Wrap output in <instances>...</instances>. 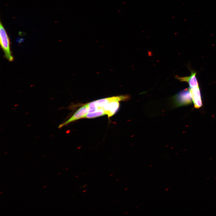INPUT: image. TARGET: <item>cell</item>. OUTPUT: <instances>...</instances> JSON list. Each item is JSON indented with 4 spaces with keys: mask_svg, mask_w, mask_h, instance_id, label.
Returning a JSON list of instances; mask_svg holds the SVG:
<instances>
[{
    "mask_svg": "<svg viewBox=\"0 0 216 216\" xmlns=\"http://www.w3.org/2000/svg\"><path fill=\"white\" fill-rule=\"evenodd\" d=\"M0 42L1 47L4 52L5 57L9 62L13 61L14 58L10 50L9 37L3 25L0 24Z\"/></svg>",
    "mask_w": 216,
    "mask_h": 216,
    "instance_id": "cell-1",
    "label": "cell"
},
{
    "mask_svg": "<svg viewBox=\"0 0 216 216\" xmlns=\"http://www.w3.org/2000/svg\"><path fill=\"white\" fill-rule=\"evenodd\" d=\"M172 99L175 107L187 105L193 102L189 88L181 91L173 96Z\"/></svg>",
    "mask_w": 216,
    "mask_h": 216,
    "instance_id": "cell-2",
    "label": "cell"
},
{
    "mask_svg": "<svg viewBox=\"0 0 216 216\" xmlns=\"http://www.w3.org/2000/svg\"><path fill=\"white\" fill-rule=\"evenodd\" d=\"M130 98V96L127 95H121L103 98L92 101L87 104L88 106L96 107L98 110L103 109L104 106L108 103L114 101L126 100Z\"/></svg>",
    "mask_w": 216,
    "mask_h": 216,
    "instance_id": "cell-3",
    "label": "cell"
},
{
    "mask_svg": "<svg viewBox=\"0 0 216 216\" xmlns=\"http://www.w3.org/2000/svg\"><path fill=\"white\" fill-rule=\"evenodd\" d=\"M88 113V106L87 104H86L80 107L70 118L60 124L58 128H60L75 121L82 118H85Z\"/></svg>",
    "mask_w": 216,
    "mask_h": 216,
    "instance_id": "cell-4",
    "label": "cell"
},
{
    "mask_svg": "<svg viewBox=\"0 0 216 216\" xmlns=\"http://www.w3.org/2000/svg\"><path fill=\"white\" fill-rule=\"evenodd\" d=\"M190 76L185 77L176 76V78L180 82H187L189 86V88L191 89L199 86V84L196 77L197 73L194 70H190Z\"/></svg>",
    "mask_w": 216,
    "mask_h": 216,
    "instance_id": "cell-5",
    "label": "cell"
},
{
    "mask_svg": "<svg viewBox=\"0 0 216 216\" xmlns=\"http://www.w3.org/2000/svg\"><path fill=\"white\" fill-rule=\"evenodd\" d=\"M190 89L194 107L196 109L200 108L202 105V102L199 86Z\"/></svg>",
    "mask_w": 216,
    "mask_h": 216,
    "instance_id": "cell-6",
    "label": "cell"
},
{
    "mask_svg": "<svg viewBox=\"0 0 216 216\" xmlns=\"http://www.w3.org/2000/svg\"><path fill=\"white\" fill-rule=\"evenodd\" d=\"M120 106L119 101H114L110 102L104 107L106 115L109 118L112 116L118 111Z\"/></svg>",
    "mask_w": 216,
    "mask_h": 216,
    "instance_id": "cell-7",
    "label": "cell"
},
{
    "mask_svg": "<svg viewBox=\"0 0 216 216\" xmlns=\"http://www.w3.org/2000/svg\"><path fill=\"white\" fill-rule=\"evenodd\" d=\"M105 115H106L105 111L103 109H102L94 112L88 113L86 116L85 118H93Z\"/></svg>",
    "mask_w": 216,
    "mask_h": 216,
    "instance_id": "cell-8",
    "label": "cell"
},
{
    "mask_svg": "<svg viewBox=\"0 0 216 216\" xmlns=\"http://www.w3.org/2000/svg\"><path fill=\"white\" fill-rule=\"evenodd\" d=\"M87 184H84V185H83V186H82L80 187L79 188H85L87 186Z\"/></svg>",
    "mask_w": 216,
    "mask_h": 216,
    "instance_id": "cell-9",
    "label": "cell"
},
{
    "mask_svg": "<svg viewBox=\"0 0 216 216\" xmlns=\"http://www.w3.org/2000/svg\"><path fill=\"white\" fill-rule=\"evenodd\" d=\"M86 191H87V190H86V189H85V190H83L82 192H83V193H84V192H86Z\"/></svg>",
    "mask_w": 216,
    "mask_h": 216,
    "instance_id": "cell-10",
    "label": "cell"
},
{
    "mask_svg": "<svg viewBox=\"0 0 216 216\" xmlns=\"http://www.w3.org/2000/svg\"><path fill=\"white\" fill-rule=\"evenodd\" d=\"M79 175H77L75 177V178H77V177H79Z\"/></svg>",
    "mask_w": 216,
    "mask_h": 216,
    "instance_id": "cell-11",
    "label": "cell"
},
{
    "mask_svg": "<svg viewBox=\"0 0 216 216\" xmlns=\"http://www.w3.org/2000/svg\"><path fill=\"white\" fill-rule=\"evenodd\" d=\"M113 175H114V174H111V175H110V176H113Z\"/></svg>",
    "mask_w": 216,
    "mask_h": 216,
    "instance_id": "cell-12",
    "label": "cell"
},
{
    "mask_svg": "<svg viewBox=\"0 0 216 216\" xmlns=\"http://www.w3.org/2000/svg\"><path fill=\"white\" fill-rule=\"evenodd\" d=\"M68 168H66V169H65V170H68Z\"/></svg>",
    "mask_w": 216,
    "mask_h": 216,
    "instance_id": "cell-13",
    "label": "cell"
},
{
    "mask_svg": "<svg viewBox=\"0 0 216 216\" xmlns=\"http://www.w3.org/2000/svg\"><path fill=\"white\" fill-rule=\"evenodd\" d=\"M46 186H44V187H43V188H46Z\"/></svg>",
    "mask_w": 216,
    "mask_h": 216,
    "instance_id": "cell-14",
    "label": "cell"
},
{
    "mask_svg": "<svg viewBox=\"0 0 216 216\" xmlns=\"http://www.w3.org/2000/svg\"><path fill=\"white\" fill-rule=\"evenodd\" d=\"M94 211V209H93V210H92L91 211V212H92Z\"/></svg>",
    "mask_w": 216,
    "mask_h": 216,
    "instance_id": "cell-15",
    "label": "cell"
},
{
    "mask_svg": "<svg viewBox=\"0 0 216 216\" xmlns=\"http://www.w3.org/2000/svg\"><path fill=\"white\" fill-rule=\"evenodd\" d=\"M61 174V172H60L59 173H58V174L59 175L60 174Z\"/></svg>",
    "mask_w": 216,
    "mask_h": 216,
    "instance_id": "cell-16",
    "label": "cell"
},
{
    "mask_svg": "<svg viewBox=\"0 0 216 216\" xmlns=\"http://www.w3.org/2000/svg\"><path fill=\"white\" fill-rule=\"evenodd\" d=\"M85 174V173H83V174H82V175H83L84 174Z\"/></svg>",
    "mask_w": 216,
    "mask_h": 216,
    "instance_id": "cell-17",
    "label": "cell"
},
{
    "mask_svg": "<svg viewBox=\"0 0 216 216\" xmlns=\"http://www.w3.org/2000/svg\"><path fill=\"white\" fill-rule=\"evenodd\" d=\"M2 192H1L0 193V194H1L2 193Z\"/></svg>",
    "mask_w": 216,
    "mask_h": 216,
    "instance_id": "cell-18",
    "label": "cell"
}]
</instances>
